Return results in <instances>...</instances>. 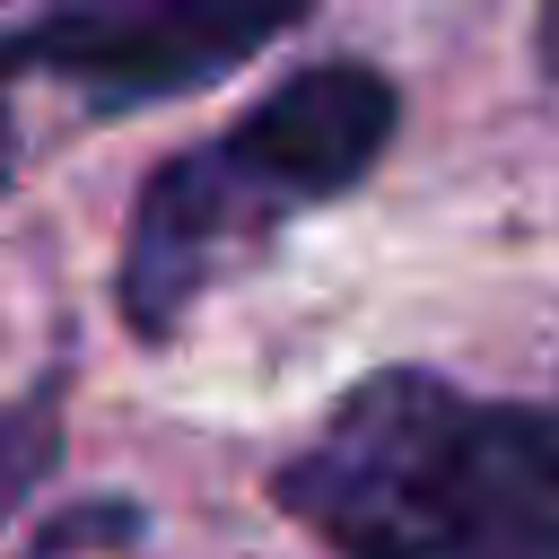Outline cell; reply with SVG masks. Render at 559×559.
Here are the masks:
<instances>
[{
  "instance_id": "6da1fadb",
  "label": "cell",
  "mask_w": 559,
  "mask_h": 559,
  "mask_svg": "<svg viewBox=\"0 0 559 559\" xmlns=\"http://www.w3.org/2000/svg\"><path fill=\"white\" fill-rule=\"evenodd\" d=\"M271 507L332 559H559V402L376 367L271 472Z\"/></svg>"
},
{
  "instance_id": "7a4b0ae2",
  "label": "cell",
  "mask_w": 559,
  "mask_h": 559,
  "mask_svg": "<svg viewBox=\"0 0 559 559\" xmlns=\"http://www.w3.org/2000/svg\"><path fill=\"white\" fill-rule=\"evenodd\" d=\"M393 122H402V96L384 70L314 61V70H288L271 96H253L201 148H175L140 183L122 227V262H114L122 323L140 341H175L183 314L236 271H253L288 218L367 183V166L393 148Z\"/></svg>"
},
{
  "instance_id": "3957f363",
  "label": "cell",
  "mask_w": 559,
  "mask_h": 559,
  "mask_svg": "<svg viewBox=\"0 0 559 559\" xmlns=\"http://www.w3.org/2000/svg\"><path fill=\"white\" fill-rule=\"evenodd\" d=\"M306 17L314 0H52L0 35V105L44 87L70 114L114 122L218 87Z\"/></svg>"
},
{
  "instance_id": "277c9868",
  "label": "cell",
  "mask_w": 559,
  "mask_h": 559,
  "mask_svg": "<svg viewBox=\"0 0 559 559\" xmlns=\"http://www.w3.org/2000/svg\"><path fill=\"white\" fill-rule=\"evenodd\" d=\"M52 454H61V393L35 384L26 402H0V515L52 472Z\"/></svg>"
},
{
  "instance_id": "5b68a950",
  "label": "cell",
  "mask_w": 559,
  "mask_h": 559,
  "mask_svg": "<svg viewBox=\"0 0 559 559\" xmlns=\"http://www.w3.org/2000/svg\"><path fill=\"white\" fill-rule=\"evenodd\" d=\"M533 61H542V79H559V0L533 9Z\"/></svg>"
}]
</instances>
